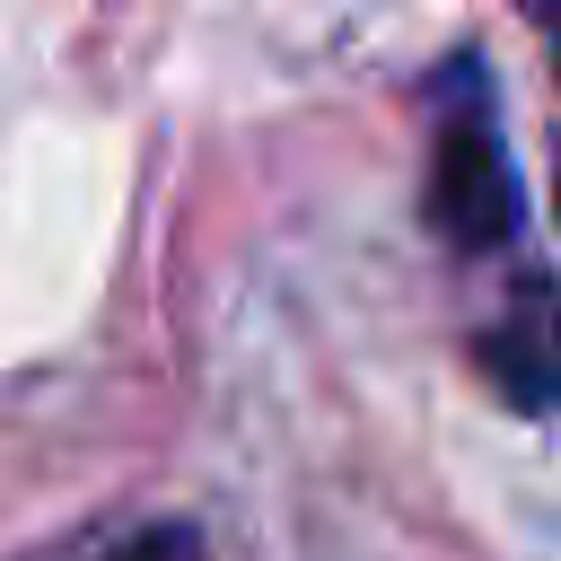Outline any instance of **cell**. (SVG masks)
<instances>
[{
	"instance_id": "277c9868",
	"label": "cell",
	"mask_w": 561,
	"mask_h": 561,
	"mask_svg": "<svg viewBox=\"0 0 561 561\" xmlns=\"http://www.w3.org/2000/svg\"><path fill=\"white\" fill-rule=\"evenodd\" d=\"M526 18L543 26V53H552V70H561V0H526Z\"/></svg>"
},
{
	"instance_id": "7a4b0ae2",
	"label": "cell",
	"mask_w": 561,
	"mask_h": 561,
	"mask_svg": "<svg viewBox=\"0 0 561 561\" xmlns=\"http://www.w3.org/2000/svg\"><path fill=\"white\" fill-rule=\"evenodd\" d=\"M473 359H482V377H491L500 403L552 412V403H561V280L526 272V280L508 289V307L473 333Z\"/></svg>"
},
{
	"instance_id": "6da1fadb",
	"label": "cell",
	"mask_w": 561,
	"mask_h": 561,
	"mask_svg": "<svg viewBox=\"0 0 561 561\" xmlns=\"http://www.w3.org/2000/svg\"><path fill=\"white\" fill-rule=\"evenodd\" d=\"M430 228L447 254H500L517 237V167L500 140V105L482 61H447L438 79V123H430Z\"/></svg>"
},
{
	"instance_id": "3957f363",
	"label": "cell",
	"mask_w": 561,
	"mask_h": 561,
	"mask_svg": "<svg viewBox=\"0 0 561 561\" xmlns=\"http://www.w3.org/2000/svg\"><path fill=\"white\" fill-rule=\"evenodd\" d=\"M96 561H202V535L193 526H140V535L105 543Z\"/></svg>"
}]
</instances>
